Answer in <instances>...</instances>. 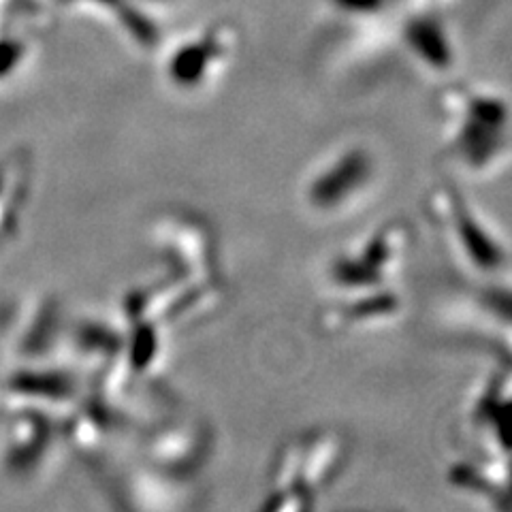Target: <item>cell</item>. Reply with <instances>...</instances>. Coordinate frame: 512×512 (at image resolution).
Segmentation results:
<instances>
[{"instance_id":"1","label":"cell","mask_w":512,"mask_h":512,"mask_svg":"<svg viewBox=\"0 0 512 512\" xmlns=\"http://www.w3.org/2000/svg\"><path fill=\"white\" fill-rule=\"evenodd\" d=\"M350 455V438L335 427H316L284 440L271 461L259 510H314L320 498L342 478Z\"/></svg>"},{"instance_id":"2","label":"cell","mask_w":512,"mask_h":512,"mask_svg":"<svg viewBox=\"0 0 512 512\" xmlns=\"http://www.w3.org/2000/svg\"><path fill=\"white\" fill-rule=\"evenodd\" d=\"M444 152L474 178L491 175L510 158V107L506 96L451 84L438 94Z\"/></svg>"},{"instance_id":"3","label":"cell","mask_w":512,"mask_h":512,"mask_svg":"<svg viewBox=\"0 0 512 512\" xmlns=\"http://www.w3.org/2000/svg\"><path fill=\"white\" fill-rule=\"evenodd\" d=\"M423 212L446 252L468 274L483 280L506 274L508 246L453 180H440L427 190Z\"/></svg>"},{"instance_id":"4","label":"cell","mask_w":512,"mask_h":512,"mask_svg":"<svg viewBox=\"0 0 512 512\" xmlns=\"http://www.w3.org/2000/svg\"><path fill=\"white\" fill-rule=\"evenodd\" d=\"M378 175L376 152L365 143H346L316 163L301 186V197L314 216L335 218L355 210L376 188Z\"/></svg>"},{"instance_id":"5","label":"cell","mask_w":512,"mask_h":512,"mask_svg":"<svg viewBox=\"0 0 512 512\" xmlns=\"http://www.w3.org/2000/svg\"><path fill=\"white\" fill-rule=\"evenodd\" d=\"M412 246V227L404 218H391L367 233L357 246L335 254L327 278L335 291L355 293L395 286Z\"/></svg>"},{"instance_id":"6","label":"cell","mask_w":512,"mask_h":512,"mask_svg":"<svg viewBox=\"0 0 512 512\" xmlns=\"http://www.w3.org/2000/svg\"><path fill=\"white\" fill-rule=\"evenodd\" d=\"M150 244L167 276H220V246L212 224L192 212H167L150 227Z\"/></svg>"},{"instance_id":"7","label":"cell","mask_w":512,"mask_h":512,"mask_svg":"<svg viewBox=\"0 0 512 512\" xmlns=\"http://www.w3.org/2000/svg\"><path fill=\"white\" fill-rule=\"evenodd\" d=\"M214 431L203 421H178L152 429L141 444L146 468L190 485L214 453Z\"/></svg>"},{"instance_id":"8","label":"cell","mask_w":512,"mask_h":512,"mask_svg":"<svg viewBox=\"0 0 512 512\" xmlns=\"http://www.w3.org/2000/svg\"><path fill=\"white\" fill-rule=\"evenodd\" d=\"M237 47V32L231 24L207 26L197 37L175 45L167 54L163 73L169 86L182 92L203 90L227 67Z\"/></svg>"},{"instance_id":"9","label":"cell","mask_w":512,"mask_h":512,"mask_svg":"<svg viewBox=\"0 0 512 512\" xmlns=\"http://www.w3.org/2000/svg\"><path fill=\"white\" fill-rule=\"evenodd\" d=\"M404 312V299L395 286L340 293L318 312V329L327 335H346L393 323Z\"/></svg>"},{"instance_id":"10","label":"cell","mask_w":512,"mask_h":512,"mask_svg":"<svg viewBox=\"0 0 512 512\" xmlns=\"http://www.w3.org/2000/svg\"><path fill=\"white\" fill-rule=\"evenodd\" d=\"M468 423L478 438L485 442V451L495 457H510L508 425H510V370H493L478 384L468 402Z\"/></svg>"},{"instance_id":"11","label":"cell","mask_w":512,"mask_h":512,"mask_svg":"<svg viewBox=\"0 0 512 512\" xmlns=\"http://www.w3.org/2000/svg\"><path fill=\"white\" fill-rule=\"evenodd\" d=\"M448 485L493 508L510 510V461L480 453L478 457L459 459L446 472Z\"/></svg>"},{"instance_id":"12","label":"cell","mask_w":512,"mask_h":512,"mask_svg":"<svg viewBox=\"0 0 512 512\" xmlns=\"http://www.w3.org/2000/svg\"><path fill=\"white\" fill-rule=\"evenodd\" d=\"M402 41L408 54L436 75L451 73L457 64L455 45L446 24L434 13H414L402 26Z\"/></svg>"},{"instance_id":"13","label":"cell","mask_w":512,"mask_h":512,"mask_svg":"<svg viewBox=\"0 0 512 512\" xmlns=\"http://www.w3.org/2000/svg\"><path fill=\"white\" fill-rule=\"evenodd\" d=\"M331 3L344 13L352 15H374L378 13L387 0H331Z\"/></svg>"},{"instance_id":"14","label":"cell","mask_w":512,"mask_h":512,"mask_svg":"<svg viewBox=\"0 0 512 512\" xmlns=\"http://www.w3.org/2000/svg\"><path fill=\"white\" fill-rule=\"evenodd\" d=\"M152 3H165V0H152Z\"/></svg>"}]
</instances>
